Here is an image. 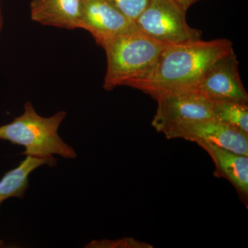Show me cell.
I'll return each mask as SVG.
<instances>
[{"instance_id":"cell-1","label":"cell","mask_w":248,"mask_h":248,"mask_svg":"<svg viewBox=\"0 0 248 248\" xmlns=\"http://www.w3.org/2000/svg\"><path fill=\"white\" fill-rule=\"evenodd\" d=\"M232 50L231 41L225 38L201 39L168 46L149 76L132 81L127 86L140 90L154 99L171 93L190 92L213 63Z\"/></svg>"},{"instance_id":"cell-2","label":"cell","mask_w":248,"mask_h":248,"mask_svg":"<svg viewBox=\"0 0 248 248\" xmlns=\"http://www.w3.org/2000/svg\"><path fill=\"white\" fill-rule=\"evenodd\" d=\"M66 111L60 110L50 117L37 113L31 102L24 104V112L11 123L0 125V140L25 148L24 156L50 159L59 155L67 159H76L73 147L62 140L59 128L66 119Z\"/></svg>"},{"instance_id":"cell-3","label":"cell","mask_w":248,"mask_h":248,"mask_svg":"<svg viewBox=\"0 0 248 248\" xmlns=\"http://www.w3.org/2000/svg\"><path fill=\"white\" fill-rule=\"evenodd\" d=\"M168 46L138 29L109 41L102 46L107 60L104 89L112 91L149 76Z\"/></svg>"},{"instance_id":"cell-4","label":"cell","mask_w":248,"mask_h":248,"mask_svg":"<svg viewBox=\"0 0 248 248\" xmlns=\"http://www.w3.org/2000/svg\"><path fill=\"white\" fill-rule=\"evenodd\" d=\"M187 11L173 0H150L135 25L143 33L166 45L200 40L202 31L189 25Z\"/></svg>"},{"instance_id":"cell-5","label":"cell","mask_w":248,"mask_h":248,"mask_svg":"<svg viewBox=\"0 0 248 248\" xmlns=\"http://www.w3.org/2000/svg\"><path fill=\"white\" fill-rule=\"evenodd\" d=\"M155 99L157 108L151 124L165 135L182 124L214 118L212 101L198 93H171Z\"/></svg>"},{"instance_id":"cell-6","label":"cell","mask_w":248,"mask_h":248,"mask_svg":"<svg viewBox=\"0 0 248 248\" xmlns=\"http://www.w3.org/2000/svg\"><path fill=\"white\" fill-rule=\"evenodd\" d=\"M239 66L237 57L232 50L204 73L192 91L211 101L248 104V94L240 77Z\"/></svg>"},{"instance_id":"cell-7","label":"cell","mask_w":248,"mask_h":248,"mask_svg":"<svg viewBox=\"0 0 248 248\" xmlns=\"http://www.w3.org/2000/svg\"><path fill=\"white\" fill-rule=\"evenodd\" d=\"M165 136L169 140L184 139L196 143L207 142L233 153L248 156V134L215 118L182 124Z\"/></svg>"},{"instance_id":"cell-8","label":"cell","mask_w":248,"mask_h":248,"mask_svg":"<svg viewBox=\"0 0 248 248\" xmlns=\"http://www.w3.org/2000/svg\"><path fill=\"white\" fill-rule=\"evenodd\" d=\"M81 29L89 31L102 48L109 41L138 28L108 0H81Z\"/></svg>"},{"instance_id":"cell-9","label":"cell","mask_w":248,"mask_h":248,"mask_svg":"<svg viewBox=\"0 0 248 248\" xmlns=\"http://www.w3.org/2000/svg\"><path fill=\"white\" fill-rule=\"evenodd\" d=\"M206 152L215 166V176L224 178L239 195L240 200L248 206V156L237 154L207 142H197Z\"/></svg>"},{"instance_id":"cell-10","label":"cell","mask_w":248,"mask_h":248,"mask_svg":"<svg viewBox=\"0 0 248 248\" xmlns=\"http://www.w3.org/2000/svg\"><path fill=\"white\" fill-rule=\"evenodd\" d=\"M30 7L34 22L68 30L81 29V0H32Z\"/></svg>"},{"instance_id":"cell-11","label":"cell","mask_w":248,"mask_h":248,"mask_svg":"<svg viewBox=\"0 0 248 248\" xmlns=\"http://www.w3.org/2000/svg\"><path fill=\"white\" fill-rule=\"evenodd\" d=\"M46 165L53 167L57 165V159L27 156L17 167L5 173L0 179V208L1 204L10 198H24L29 187V176L36 169Z\"/></svg>"},{"instance_id":"cell-12","label":"cell","mask_w":248,"mask_h":248,"mask_svg":"<svg viewBox=\"0 0 248 248\" xmlns=\"http://www.w3.org/2000/svg\"><path fill=\"white\" fill-rule=\"evenodd\" d=\"M213 117L248 135V105L226 101H212Z\"/></svg>"},{"instance_id":"cell-13","label":"cell","mask_w":248,"mask_h":248,"mask_svg":"<svg viewBox=\"0 0 248 248\" xmlns=\"http://www.w3.org/2000/svg\"><path fill=\"white\" fill-rule=\"evenodd\" d=\"M133 22L140 17L148 6L150 0H108Z\"/></svg>"},{"instance_id":"cell-14","label":"cell","mask_w":248,"mask_h":248,"mask_svg":"<svg viewBox=\"0 0 248 248\" xmlns=\"http://www.w3.org/2000/svg\"><path fill=\"white\" fill-rule=\"evenodd\" d=\"M86 248H152L153 246L133 238L125 237L118 240L93 241Z\"/></svg>"},{"instance_id":"cell-15","label":"cell","mask_w":248,"mask_h":248,"mask_svg":"<svg viewBox=\"0 0 248 248\" xmlns=\"http://www.w3.org/2000/svg\"><path fill=\"white\" fill-rule=\"evenodd\" d=\"M173 1L177 2L178 4L180 5L182 7L187 11L192 5L203 0H173Z\"/></svg>"},{"instance_id":"cell-16","label":"cell","mask_w":248,"mask_h":248,"mask_svg":"<svg viewBox=\"0 0 248 248\" xmlns=\"http://www.w3.org/2000/svg\"><path fill=\"white\" fill-rule=\"evenodd\" d=\"M3 26V16L2 11H1V5H0V29H1Z\"/></svg>"},{"instance_id":"cell-17","label":"cell","mask_w":248,"mask_h":248,"mask_svg":"<svg viewBox=\"0 0 248 248\" xmlns=\"http://www.w3.org/2000/svg\"><path fill=\"white\" fill-rule=\"evenodd\" d=\"M4 241H1V240H0V248L4 247Z\"/></svg>"},{"instance_id":"cell-18","label":"cell","mask_w":248,"mask_h":248,"mask_svg":"<svg viewBox=\"0 0 248 248\" xmlns=\"http://www.w3.org/2000/svg\"><path fill=\"white\" fill-rule=\"evenodd\" d=\"M1 29H0V31H1Z\"/></svg>"}]
</instances>
